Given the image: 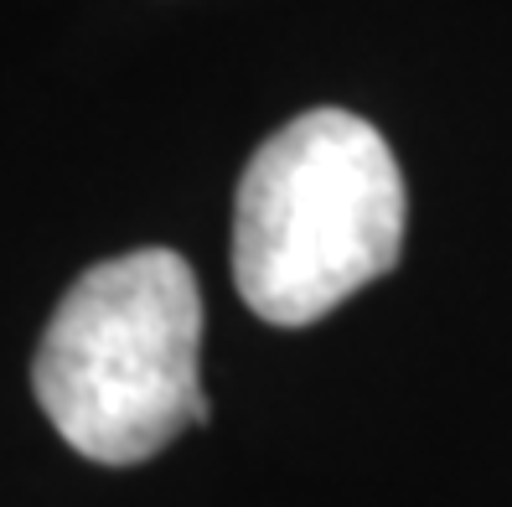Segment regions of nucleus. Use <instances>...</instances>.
<instances>
[{
	"mask_svg": "<svg viewBox=\"0 0 512 507\" xmlns=\"http://www.w3.org/2000/svg\"><path fill=\"white\" fill-rule=\"evenodd\" d=\"M404 249V176L388 140L347 109H311L244 166L233 280L269 326H311Z\"/></svg>",
	"mask_w": 512,
	"mask_h": 507,
	"instance_id": "nucleus-1",
	"label": "nucleus"
},
{
	"mask_svg": "<svg viewBox=\"0 0 512 507\" xmlns=\"http://www.w3.org/2000/svg\"><path fill=\"white\" fill-rule=\"evenodd\" d=\"M202 295L171 249H135L83 270L57 301L37 363V404L78 456L140 466L207 420L197 383Z\"/></svg>",
	"mask_w": 512,
	"mask_h": 507,
	"instance_id": "nucleus-2",
	"label": "nucleus"
}]
</instances>
